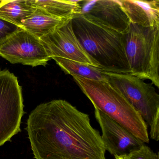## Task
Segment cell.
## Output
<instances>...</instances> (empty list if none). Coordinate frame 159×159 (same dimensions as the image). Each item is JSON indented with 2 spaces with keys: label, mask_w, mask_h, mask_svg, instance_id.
Returning a JSON list of instances; mask_svg holds the SVG:
<instances>
[{
  "label": "cell",
  "mask_w": 159,
  "mask_h": 159,
  "mask_svg": "<svg viewBox=\"0 0 159 159\" xmlns=\"http://www.w3.org/2000/svg\"><path fill=\"white\" fill-rule=\"evenodd\" d=\"M122 157L123 159H159L158 153L154 152L145 144Z\"/></svg>",
  "instance_id": "obj_16"
},
{
  "label": "cell",
  "mask_w": 159,
  "mask_h": 159,
  "mask_svg": "<svg viewBox=\"0 0 159 159\" xmlns=\"http://www.w3.org/2000/svg\"><path fill=\"white\" fill-rule=\"evenodd\" d=\"M115 159H123L122 157H115Z\"/></svg>",
  "instance_id": "obj_18"
},
{
  "label": "cell",
  "mask_w": 159,
  "mask_h": 159,
  "mask_svg": "<svg viewBox=\"0 0 159 159\" xmlns=\"http://www.w3.org/2000/svg\"><path fill=\"white\" fill-rule=\"evenodd\" d=\"M3 0H0V5L2 4V2H3Z\"/></svg>",
  "instance_id": "obj_19"
},
{
  "label": "cell",
  "mask_w": 159,
  "mask_h": 159,
  "mask_svg": "<svg viewBox=\"0 0 159 159\" xmlns=\"http://www.w3.org/2000/svg\"><path fill=\"white\" fill-rule=\"evenodd\" d=\"M72 76L94 108L121 125L144 143L149 142L147 124L118 89L108 82Z\"/></svg>",
  "instance_id": "obj_3"
},
{
  "label": "cell",
  "mask_w": 159,
  "mask_h": 159,
  "mask_svg": "<svg viewBox=\"0 0 159 159\" xmlns=\"http://www.w3.org/2000/svg\"><path fill=\"white\" fill-rule=\"evenodd\" d=\"M104 72L107 82L125 97L149 126L151 138L158 141L159 95L152 84L146 83L144 80L130 74Z\"/></svg>",
  "instance_id": "obj_5"
},
{
  "label": "cell",
  "mask_w": 159,
  "mask_h": 159,
  "mask_svg": "<svg viewBox=\"0 0 159 159\" xmlns=\"http://www.w3.org/2000/svg\"><path fill=\"white\" fill-rule=\"evenodd\" d=\"M53 59L66 74L88 80L107 82L105 72L97 69L96 67L65 58L56 57Z\"/></svg>",
  "instance_id": "obj_14"
},
{
  "label": "cell",
  "mask_w": 159,
  "mask_h": 159,
  "mask_svg": "<svg viewBox=\"0 0 159 159\" xmlns=\"http://www.w3.org/2000/svg\"><path fill=\"white\" fill-rule=\"evenodd\" d=\"M80 14L87 19L124 34L130 20L118 0L80 1Z\"/></svg>",
  "instance_id": "obj_10"
},
{
  "label": "cell",
  "mask_w": 159,
  "mask_h": 159,
  "mask_svg": "<svg viewBox=\"0 0 159 159\" xmlns=\"http://www.w3.org/2000/svg\"><path fill=\"white\" fill-rule=\"evenodd\" d=\"M20 27L0 18V46L7 41Z\"/></svg>",
  "instance_id": "obj_17"
},
{
  "label": "cell",
  "mask_w": 159,
  "mask_h": 159,
  "mask_svg": "<svg viewBox=\"0 0 159 159\" xmlns=\"http://www.w3.org/2000/svg\"><path fill=\"white\" fill-rule=\"evenodd\" d=\"M35 10L28 5L26 1L3 0L0 5V18L21 28L22 22Z\"/></svg>",
  "instance_id": "obj_15"
},
{
  "label": "cell",
  "mask_w": 159,
  "mask_h": 159,
  "mask_svg": "<svg viewBox=\"0 0 159 159\" xmlns=\"http://www.w3.org/2000/svg\"><path fill=\"white\" fill-rule=\"evenodd\" d=\"M96 119L102 131L106 151L115 157H122L145 144L126 128L94 108Z\"/></svg>",
  "instance_id": "obj_9"
},
{
  "label": "cell",
  "mask_w": 159,
  "mask_h": 159,
  "mask_svg": "<svg viewBox=\"0 0 159 159\" xmlns=\"http://www.w3.org/2000/svg\"><path fill=\"white\" fill-rule=\"evenodd\" d=\"M24 108L17 77L8 70H0V147L21 131Z\"/></svg>",
  "instance_id": "obj_6"
},
{
  "label": "cell",
  "mask_w": 159,
  "mask_h": 159,
  "mask_svg": "<svg viewBox=\"0 0 159 159\" xmlns=\"http://www.w3.org/2000/svg\"><path fill=\"white\" fill-rule=\"evenodd\" d=\"M130 22L146 28L159 27V0H118Z\"/></svg>",
  "instance_id": "obj_11"
},
{
  "label": "cell",
  "mask_w": 159,
  "mask_h": 159,
  "mask_svg": "<svg viewBox=\"0 0 159 159\" xmlns=\"http://www.w3.org/2000/svg\"><path fill=\"white\" fill-rule=\"evenodd\" d=\"M0 56L11 64L45 66L51 59L40 39L20 28L0 46Z\"/></svg>",
  "instance_id": "obj_7"
},
{
  "label": "cell",
  "mask_w": 159,
  "mask_h": 159,
  "mask_svg": "<svg viewBox=\"0 0 159 159\" xmlns=\"http://www.w3.org/2000/svg\"><path fill=\"white\" fill-rule=\"evenodd\" d=\"M26 130L36 159H107L101 135L89 115L66 100L37 106Z\"/></svg>",
  "instance_id": "obj_1"
},
{
  "label": "cell",
  "mask_w": 159,
  "mask_h": 159,
  "mask_svg": "<svg viewBox=\"0 0 159 159\" xmlns=\"http://www.w3.org/2000/svg\"><path fill=\"white\" fill-rule=\"evenodd\" d=\"M51 59L65 58L97 67L76 38L71 18L40 39Z\"/></svg>",
  "instance_id": "obj_8"
},
{
  "label": "cell",
  "mask_w": 159,
  "mask_h": 159,
  "mask_svg": "<svg viewBox=\"0 0 159 159\" xmlns=\"http://www.w3.org/2000/svg\"><path fill=\"white\" fill-rule=\"evenodd\" d=\"M27 4L39 9L55 18L62 20L72 18L80 14V1L74 0H26Z\"/></svg>",
  "instance_id": "obj_12"
},
{
  "label": "cell",
  "mask_w": 159,
  "mask_h": 159,
  "mask_svg": "<svg viewBox=\"0 0 159 159\" xmlns=\"http://www.w3.org/2000/svg\"><path fill=\"white\" fill-rule=\"evenodd\" d=\"M123 36L130 75L150 80L159 88V27L146 28L131 23Z\"/></svg>",
  "instance_id": "obj_4"
},
{
  "label": "cell",
  "mask_w": 159,
  "mask_h": 159,
  "mask_svg": "<svg viewBox=\"0 0 159 159\" xmlns=\"http://www.w3.org/2000/svg\"><path fill=\"white\" fill-rule=\"evenodd\" d=\"M72 29L84 50L102 71L131 74L125 49L123 34L84 17L71 18Z\"/></svg>",
  "instance_id": "obj_2"
},
{
  "label": "cell",
  "mask_w": 159,
  "mask_h": 159,
  "mask_svg": "<svg viewBox=\"0 0 159 159\" xmlns=\"http://www.w3.org/2000/svg\"><path fill=\"white\" fill-rule=\"evenodd\" d=\"M66 21L55 18L41 10L36 9L31 15L22 22L21 28L40 39Z\"/></svg>",
  "instance_id": "obj_13"
}]
</instances>
